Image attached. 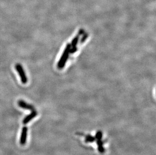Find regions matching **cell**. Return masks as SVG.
<instances>
[{"label":"cell","mask_w":156,"mask_h":155,"mask_svg":"<svg viewBox=\"0 0 156 155\" xmlns=\"http://www.w3.org/2000/svg\"><path fill=\"white\" fill-rule=\"evenodd\" d=\"M17 104L22 109L28 110H30L31 111H34L35 110L34 106L33 105L28 104V103L26 102L23 100H20L18 101Z\"/></svg>","instance_id":"cell-3"},{"label":"cell","mask_w":156,"mask_h":155,"mask_svg":"<svg viewBox=\"0 0 156 155\" xmlns=\"http://www.w3.org/2000/svg\"><path fill=\"white\" fill-rule=\"evenodd\" d=\"M96 139L94 136H91V135H87L86 136V143H93L94 142Z\"/></svg>","instance_id":"cell-7"},{"label":"cell","mask_w":156,"mask_h":155,"mask_svg":"<svg viewBox=\"0 0 156 155\" xmlns=\"http://www.w3.org/2000/svg\"><path fill=\"white\" fill-rule=\"evenodd\" d=\"M27 132H28L27 127L24 126L22 128L21 133L20 139V143L21 145H24L26 143Z\"/></svg>","instance_id":"cell-4"},{"label":"cell","mask_w":156,"mask_h":155,"mask_svg":"<svg viewBox=\"0 0 156 155\" xmlns=\"http://www.w3.org/2000/svg\"><path fill=\"white\" fill-rule=\"evenodd\" d=\"M15 69L17 72L18 75L20 78L21 81L23 84H26L27 82L28 79L27 75L25 74V71L24 70L23 67H22L21 64H17L15 66Z\"/></svg>","instance_id":"cell-2"},{"label":"cell","mask_w":156,"mask_h":155,"mask_svg":"<svg viewBox=\"0 0 156 155\" xmlns=\"http://www.w3.org/2000/svg\"><path fill=\"white\" fill-rule=\"evenodd\" d=\"M70 50V44H67L66 47L60 60L58 63V67L59 69H62L65 66V64L66 63L67 60L68 59L69 53Z\"/></svg>","instance_id":"cell-1"},{"label":"cell","mask_w":156,"mask_h":155,"mask_svg":"<svg viewBox=\"0 0 156 155\" xmlns=\"http://www.w3.org/2000/svg\"><path fill=\"white\" fill-rule=\"evenodd\" d=\"M102 132L101 131H98L96 135V136H95V139H97V140H102Z\"/></svg>","instance_id":"cell-8"},{"label":"cell","mask_w":156,"mask_h":155,"mask_svg":"<svg viewBox=\"0 0 156 155\" xmlns=\"http://www.w3.org/2000/svg\"><path fill=\"white\" fill-rule=\"evenodd\" d=\"M37 112L36 110H34V111H31V113H30L29 115L27 116L24 119L22 122V123H23L24 124H27V123H29L32 119H34V117L37 116Z\"/></svg>","instance_id":"cell-5"},{"label":"cell","mask_w":156,"mask_h":155,"mask_svg":"<svg viewBox=\"0 0 156 155\" xmlns=\"http://www.w3.org/2000/svg\"><path fill=\"white\" fill-rule=\"evenodd\" d=\"M97 143L98 146V150H99V152L103 153L105 152V149L103 147L104 143L102 142V140H97Z\"/></svg>","instance_id":"cell-6"}]
</instances>
